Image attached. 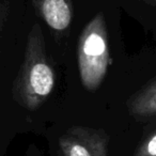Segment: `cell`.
Instances as JSON below:
<instances>
[{"mask_svg":"<svg viewBox=\"0 0 156 156\" xmlns=\"http://www.w3.org/2000/svg\"><path fill=\"white\" fill-rule=\"evenodd\" d=\"M135 156H156V130L139 145Z\"/></svg>","mask_w":156,"mask_h":156,"instance_id":"6","label":"cell"},{"mask_svg":"<svg viewBox=\"0 0 156 156\" xmlns=\"http://www.w3.org/2000/svg\"><path fill=\"white\" fill-rule=\"evenodd\" d=\"M55 83L56 75L46 54L43 31L35 23L28 33L24 60L13 83V98L22 107L34 111L51 94Z\"/></svg>","mask_w":156,"mask_h":156,"instance_id":"1","label":"cell"},{"mask_svg":"<svg viewBox=\"0 0 156 156\" xmlns=\"http://www.w3.org/2000/svg\"><path fill=\"white\" fill-rule=\"evenodd\" d=\"M77 60L81 85L87 91H96L106 77L110 62L107 25L102 12L96 14L81 31Z\"/></svg>","mask_w":156,"mask_h":156,"instance_id":"2","label":"cell"},{"mask_svg":"<svg viewBox=\"0 0 156 156\" xmlns=\"http://www.w3.org/2000/svg\"><path fill=\"white\" fill-rule=\"evenodd\" d=\"M127 109L136 119H147L156 115V77L128 98Z\"/></svg>","mask_w":156,"mask_h":156,"instance_id":"5","label":"cell"},{"mask_svg":"<svg viewBox=\"0 0 156 156\" xmlns=\"http://www.w3.org/2000/svg\"><path fill=\"white\" fill-rule=\"evenodd\" d=\"M63 156H107L108 136L102 129L73 126L59 138Z\"/></svg>","mask_w":156,"mask_h":156,"instance_id":"3","label":"cell"},{"mask_svg":"<svg viewBox=\"0 0 156 156\" xmlns=\"http://www.w3.org/2000/svg\"><path fill=\"white\" fill-rule=\"evenodd\" d=\"M143 2L147 3V5H156V0H141Z\"/></svg>","mask_w":156,"mask_h":156,"instance_id":"7","label":"cell"},{"mask_svg":"<svg viewBox=\"0 0 156 156\" xmlns=\"http://www.w3.org/2000/svg\"><path fill=\"white\" fill-rule=\"evenodd\" d=\"M43 20L57 32H64L73 18L72 0H32Z\"/></svg>","mask_w":156,"mask_h":156,"instance_id":"4","label":"cell"}]
</instances>
